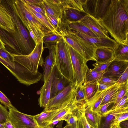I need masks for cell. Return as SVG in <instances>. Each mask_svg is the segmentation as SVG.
<instances>
[{"label": "cell", "instance_id": "obj_48", "mask_svg": "<svg viewBox=\"0 0 128 128\" xmlns=\"http://www.w3.org/2000/svg\"><path fill=\"white\" fill-rule=\"evenodd\" d=\"M98 90L99 91H101L108 88L110 86L100 83L98 82Z\"/></svg>", "mask_w": 128, "mask_h": 128}, {"label": "cell", "instance_id": "obj_14", "mask_svg": "<svg viewBox=\"0 0 128 128\" xmlns=\"http://www.w3.org/2000/svg\"><path fill=\"white\" fill-rule=\"evenodd\" d=\"M69 30L81 38L93 44L97 48L105 47L111 48L114 50L118 43L110 38H101L93 37L77 31Z\"/></svg>", "mask_w": 128, "mask_h": 128}, {"label": "cell", "instance_id": "obj_35", "mask_svg": "<svg viewBox=\"0 0 128 128\" xmlns=\"http://www.w3.org/2000/svg\"><path fill=\"white\" fill-rule=\"evenodd\" d=\"M72 108L71 112L68 116L66 121L72 128H80L78 118L76 114Z\"/></svg>", "mask_w": 128, "mask_h": 128}, {"label": "cell", "instance_id": "obj_7", "mask_svg": "<svg viewBox=\"0 0 128 128\" xmlns=\"http://www.w3.org/2000/svg\"><path fill=\"white\" fill-rule=\"evenodd\" d=\"M72 83L54 97L50 99L44 111H48L63 108L71 103L74 99L76 87Z\"/></svg>", "mask_w": 128, "mask_h": 128}, {"label": "cell", "instance_id": "obj_44", "mask_svg": "<svg viewBox=\"0 0 128 128\" xmlns=\"http://www.w3.org/2000/svg\"><path fill=\"white\" fill-rule=\"evenodd\" d=\"M113 104V102L110 101L100 106L98 108V111L102 116L108 110H107L108 107Z\"/></svg>", "mask_w": 128, "mask_h": 128}, {"label": "cell", "instance_id": "obj_25", "mask_svg": "<svg viewBox=\"0 0 128 128\" xmlns=\"http://www.w3.org/2000/svg\"><path fill=\"white\" fill-rule=\"evenodd\" d=\"M126 82L122 83L116 82L110 86L107 90L100 106L110 101L113 102L118 92Z\"/></svg>", "mask_w": 128, "mask_h": 128}, {"label": "cell", "instance_id": "obj_21", "mask_svg": "<svg viewBox=\"0 0 128 128\" xmlns=\"http://www.w3.org/2000/svg\"><path fill=\"white\" fill-rule=\"evenodd\" d=\"M64 27L67 30H74L90 36L99 38L86 26L79 21L70 22H63Z\"/></svg>", "mask_w": 128, "mask_h": 128}, {"label": "cell", "instance_id": "obj_13", "mask_svg": "<svg viewBox=\"0 0 128 128\" xmlns=\"http://www.w3.org/2000/svg\"><path fill=\"white\" fill-rule=\"evenodd\" d=\"M128 67V61L112 60L106 69L102 77L112 79L116 82Z\"/></svg>", "mask_w": 128, "mask_h": 128}, {"label": "cell", "instance_id": "obj_23", "mask_svg": "<svg viewBox=\"0 0 128 128\" xmlns=\"http://www.w3.org/2000/svg\"><path fill=\"white\" fill-rule=\"evenodd\" d=\"M87 14L84 12L74 9L68 8L64 9L62 12V21L70 22L79 21Z\"/></svg>", "mask_w": 128, "mask_h": 128}, {"label": "cell", "instance_id": "obj_56", "mask_svg": "<svg viewBox=\"0 0 128 128\" xmlns=\"http://www.w3.org/2000/svg\"><path fill=\"white\" fill-rule=\"evenodd\" d=\"M90 126V128H94V127H92V126Z\"/></svg>", "mask_w": 128, "mask_h": 128}, {"label": "cell", "instance_id": "obj_3", "mask_svg": "<svg viewBox=\"0 0 128 128\" xmlns=\"http://www.w3.org/2000/svg\"><path fill=\"white\" fill-rule=\"evenodd\" d=\"M43 40L36 45L32 51L26 55H12L14 63L20 66L24 84L27 86L37 83L41 79L42 75L38 70L39 66L43 65L42 56L44 48Z\"/></svg>", "mask_w": 128, "mask_h": 128}, {"label": "cell", "instance_id": "obj_53", "mask_svg": "<svg viewBox=\"0 0 128 128\" xmlns=\"http://www.w3.org/2000/svg\"><path fill=\"white\" fill-rule=\"evenodd\" d=\"M62 128H72L68 124Z\"/></svg>", "mask_w": 128, "mask_h": 128}, {"label": "cell", "instance_id": "obj_34", "mask_svg": "<svg viewBox=\"0 0 128 128\" xmlns=\"http://www.w3.org/2000/svg\"><path fill=\"white\" fill-rule=\"evenodd\" d=\"M104 72H97L88 68L86 73L85 82L98 80L102 76Z\"/></svg>", "mask_w": 128, "mask_h": 128}, {"label": "cell", "instance_id": "obj_39", "mask_svg": "<svg viewBox=\"0 0 128 128\" xmlns=\"http://www.w3.org/2000/svg\"><path fill=\"white\" fill-rule=\"evenodd\" d=\"M128 92L126 93L120 101L116 105L112 106L110 110H118L128 106Z\"/></svg>", "mask_w": 128, "mask_h": 128}, {"label": "cell", "instance_id": "obj_20", "mask_svg": "<svg viewBox=\"0 0 128 128\" xmlns=\"http://www.w3.org/2000/svg\"><path fill=\"white\" fill-rule=\"evenodd\" d=\"M55 45L47 46L49 50L48 55L46 58L44 64V68L43 80L44 82L50 74L54 65L55 50Z\"/></svg>", "mask_w": 128, "mask_h": 128}, {"label": "cell", "instance_id": "obj_43", "mask_svg": "<svg viewBox=\"0 0 128 128\" xmlns=\"http://www.w3.org/2000/svg\"><path fill=\"white\" fill-rule=\"evenodd\" d=\"M98 82L110 86L114 85L117 82L116 81L112 79L104 77H102L98 80Z\"/></svg>", "mask_w": 128, "mask_h": 128}, {"label": "cell", "instance_id": "obj_54", "mask_svg": "<svg viewBox=\"0 0 128 128\" xmlns=\"http://www.w3.org/2000/svg\"><path fill=\"white\" fill-rule=\"evenodd\" d=\"M38 128H54L52 126V125H49L47 127L43 128H40L38 127Z\"/></svg>", "mask_w": 128, "mask_h": 128}, {"label": "cell", "instance_id": "obj_51", "mask_svg": "<svg viewBox=\"0 0 128 128\" xmlns=\"http://www.w3.org/2000/svg\"><path fill=\"white\" fill-rule=\"evenodd\" d=\"M0 62L4 66H6L8 64V62L0 56Z\"/></svg>", "mask_w": 128, "mask_h": 128}, {"label": "cell", "instance_id": "obj_26", "mask_svg": "<svg viewBox=\"0 0 128 128\" xmlns=\"http://www.w3.org/2000/svg\"><path fill=\"white\" fill-rule=\"evenodd\" d=\"M108 88L101 91L98 90L94 96L87 100L86 103V106L92 108L93 110L98 112V108Z\"/></svg>", "mask_w": 128, "mask_h": 128}, {"label": "cell", "instance_id": "obj_1", "mask_svg": "<svg viewBox=\"0 0 128 128\" xmlns=\"http://www.w3.org/2000/svg\"><path fill=\"white\" fill-rule=\"evenodd\" d=\"M15 26L14 32L9 33L0 28V38L6 50L12 55H26L33 50L36 44L29 32L14 10L10 0H1Z\"/></svg>", "mask_w": 128, "mask_h": 128}, {"label": "cell", "instance_id": "obj_6", "mask_svg": "<svg viewBox=\"0 0 128 128\" xmlns=\"http://www.w3.org/2000/svg\"><path fill=\"white\" fill-rule=\"evenodd\" d=\"M68 44L82 56L87 62L96 61L97 48L93 44L85 40L65 28L60 32Z\"/></svg>", "mask_w": 128, "mask_h": 128}, {"label": "cell", "instance_id": "obj_27", "mask_svg": "<svg viewBox=\"0 0 128 128\" xmlns=\"http://www.w3.org/2000/svg\"><path fill=\"white\" fill-rule=\"evenodd\" d=\"M114 59L128 61V44L118 43L114 50Z\"/></svg>", "mask_w": 128, "mask_h": 128}, {"label": "cell", "instance_id": "obj_36", "mask_svg": "<svg viewBox=\"0 0 128 128\" xmlns=\"http://www.w3.org/2000/svg\"><path fill=\"white\" fill-rule=\"evenodd\" d=\"M128 92V80L122 86L113 102L114 106L118 104Z\"/></svg>", "mask_w": 128, "mask_h": 128}, {"label": "cell", "instance_id": "obj_37", "mask_svg": "<svg viewBox=\"0 0 128 128\" xmlns=\"http://www.w3.org/2000/svg\"><path fill=\"white\" fill-rule=\"evenodd\" d=\"M0 56L15 68L13 56L7 50L0 48Z\"/></svg>", "mask_w": 128, "mask_h": 128}, {"label": "cell", "instance_id": "obj_45", "mask_svg": "<svg viewBox=\"0 0 128 128\" xmlns=\"http://www.w3.org/2000/svg\"><path fill=\"white\" fill-rule=\"evenodd\" d=\"M105 117L104 122L103 123L102 128H108L114 119V117L111 114H108Z\"/></svg>", "mask_w": 128, "mask_h": 128}, {"label": "cell", "instance_id": "obj_49", "mask_svg": "<svg viewBox=\"0 0 128 128\" xmlns=\"http://www.w3.org/2000/svg\"><path fill=\"white\" fill-rule=\"evenodd\" d=\"M3 125L4 128H15L9 120Z\"/></svg>", "mask_w": 128, "mask_h": 128}, {"label": "cell", "instance_id": "obj_33", "mask_svg": "<svg viewBox=\"0 0 128 128\" xmlns=\"http://www.w3.org/2000/svg\"><path fill=\"white\" fill-rule=\"evenodd\" d=\"M98 81L84 82L87 100L92 97L97 91Z\"/></svg>", "mask_w": 128, "mask_h": 128}, {"label": "cell", "instance_id": "obj_40", "mask_svg": "<svg viewBox=\"0 0 128 128\" xmlns=\"http://www.w3.org/2000/svg\"><path fill=\"white\" fill-rule=\"evenodd\" d=\"M0 102L4 105L5 107L8 109L16 108L12 105L10 101L6 96L0 91Z\"/></svg>", "mask_w": 128, "mask_h": 128}, {"label": "cell", "instance_id": "obj_24", "mask_svg": "<svg viewBox=\"0 0 128 128\" xmlns=\"http://www.w3.org/2000/svg\"><path fill=\"white\" fill-rule=\"evenodd\" d=\"M85 104H73L72 110L77 117L80 128H90L85 114Z\"/></svg>", "mask_w": 128, "mask_h": 128}, {"label": "cell", "instance_id": "obj_41", "mask_svg": "<svg viewBox=\"0 0 128 128\" xmlns=\"http://www.w3.org/2000/svg\"><path fill=\"white\" fill-rule=\"evenodd\" d=\"M112 60L106 63H98L96 62L93 64L92 65L94 67V68L92 70L98 72H105L106 69Z\"/></svg>", "mask_w": 128, "mask_h": 128}, {"label": "cell", "instance_id": "obj_16", "mask_svg": "<svg viewBox=\"0 0 128 128\" xmlns=\"http://www.w3.org/2000/svg\"><path fill=\"white\" fill-rule=\"evenodd\" d=\"M52 75V69L50 74L44 82L43 85L40 91V95L38 99V103L41 107L44 108L50 99Z\"/></svg>", "mask_w": 128, "mask_h": 128}, {"label": "cell", "instance_id": "obj_2", "mask_svg": "<svg viewBox=\"0 0 128 128\" xmlns=\"http://www.w3.org/2000/svg\"><path fill=\"white\" fill-rule=\"evenodd\" d=\"M101 21L115 41L128 44V0H111Z\"/></svg>", "mask_w": 128, "mask_h": 128}, {"label": "cell", "instance_id": "obj_29", "mask_svg": "<svg viewBox=\"0 0 128 128\" xmlns=\"http://www.w3.org/2000/svg\"><path fill=\"white\" fill-rule=\"evenodd\" d=\"M87 99L86 94L85 83L76 87L74 97L72 102L76 104H84Z\"/></svg>", "mask_w": 128, "mask_h": 128}, {"label": "cell", "instance_id": "obj_42", "mask_svg": "<svg viewBox=\"0 0 128 128\" xmlns=\"http://www.w3.org/2000/svg\"><path fill=\"white\" fill-rule=\"evenodd\" d=\"M21 0L25 6L29 7L36 12L40 13L45 16L44 10L42 7L36 5L29 4L26 2L24 0Z\"/></svg>", "mask_w": 128, "mask_h": 128}, {"label": "cell", "instance_id": "obj_9", "mask_svg": "<svg viewBox=\"0 0 128 128\" xmlns=\"http://www.w3.org/2000/svg\"><path fill=\"white\" fill-rule=\"evenodd\" d=\"M9 110V120L15 128H38L34 116L22 113L16 108Z\"/></svg>", "mask_w": 128, "mask_h": 128}, {"label": "cell", "instance_id": "obj_47", "mask_svg": "<svg viewBox=\"0 0 128 128\" xmlns=\"http://www.w3.org/2000/svg\"><path fill=\"white\" fill-rule=\"evenodd\" d=\"M28 3L40 6L42 0H24Z\"/></svg>", "mask_w": 128, "mask_h": 128}, {"label": "cell", "instance_id": "obj_8", "mask_svg": "<svg viewBox=\"0 0 128 128\" xmlns=\"http://www.w3.org/2000/svg\"><path fill=\"white\" fill-rule=\"evenodd\" d=\"M68 46L77 87L85 82L86 73L88 68L86 64L87 62L84 58L68 45Z\"/></svg>", "mask_w": 128, "mask_h": 128}, {"label": "cell", "instance_id": "obj_55", "mask_svg": "<svg viewBox=\"0 0 128 128\" xmlns=\"http://www.w3.org/2000/svg\"><path fill=\"white\" fill-rule=\"evenodd\" d=\"M0 128H4L3 124H0Z\"/></svg>", "mask_w": 128, "mask_h": 128}, {"label": "cell", "instance_id": "obj_12", "mask_svg": "<svg viewBox=\"0 0 128 128\" xmlns=\"http://www.w3.org/2000/svg\"><path fill=\"white\" fill-rule=\"evenodd\" d=\"M50 99L54 97L71 83L60 73L54 64Z\"/></svg>", "mask_w": 128, "mask_h": 128}, {"label": "cell", "instance_id": "obj_5", "mask_svg": "<svg viewBox=\"0 0 128 128\" xmlns=\"http://www.w3.org/2000/svg\"><path fill=\"white\" fill-rule=\"evenodd\" d=\"M54 64L64 77L76 86L68 45L63 38L55 45Z\"/></svg>", "mask_w": 128, "mask_h": 128}, {"label": "cell", "instance_id": "obj_30", "mask_svg": "<svg viewBox=\"0 0 128 128\" xmlns=\"http://www.w3.org/2000/svg\"><path fill=\"white\" fill-rule=\"evenodd\" d=\"M62 36L56 33L50 32L45 34L43 39L45 47L56 45L62 38Z\"/></svg>", "mask_w": 128, "mask_h": 128}, {"label": "cell", "instance_id": "obj_22", "mask_svg": "<svg viewBox=\"0 0 128 128\" xmlns=\"http://www.w3.org/2000/svg\"><path fill=\"white\" fill-rule=\"evenodd\" d=\"M84 112L86 120L90 126L94 128H99L101 121L102 115L99 112L94 110L87 106L85 104Z\"/></svg>", "mask_w": 128, "mask_h": 128}, {"label": "cell", "instance_id": "obj_28", "mask_svg": "<svg viewBox=\"0 0 128 128\" xmlns=\"http://www.w3.org/2000/svg\"><path fill=\"white\" fill-rule=\"evenodd\" d=\"M25 6L41 24L48 30L52 32L60 34L56 31L53 26L48 21L46 16L36 12L29 7Z\"/></svg>", "mask_w": 128, "mask_h": 128}, {"label": "cell", "instance_id": "obj_10", "mask_svg": "<svg viewBox=\"0 0 128 128\" xmlns=\"http://www.w3.org/2000/svg\"><path fill=\"white\" fill-rule=\"evenodd\" d=\"M111 0H86L83 6L87 14L101 20L104 15Z\"/></svg>", "mask_w": 128, "mask_h": 128}, {"label": "cell", "instance_id": "obj_17", "mask_svg": "<svg viewBox=\"0 0 128 128\" xmlns=\"http://www.w3.org/2000/svg\"><path fill=\"white\" fill-rule=\"evenodd\" d=\"M40 7L59 21L63 22L62 15L63 11L52 0H42Z\"/></svg>", "mask_w": 128, "mask_h": 128}, {"label": "cell", "instance_id": "obj_31", "mask_svg": "<svg viewBox=\"0 0 128 128\" xmlns=\"http://www.w3.org/2000/svg\"><path fill=\"white\" fill-rule=\"evenodd\" d=\"M72 106V102L65 107L62 108L60 111L51 120L50 122V125L55 121H59L62 120H66L69 114L71 112Z\"/></svg>", "mask_w": 128, "mask_h": 128}, {"label": "cell", "instance_id": "obj_15", "mask_svg": "<svg viewBox=\"0 0 128 128\" xmlns=\"http://www.w3.org/2000/svg\"><path fill=\"white\" fill-rule=\"evenodd\" d=\"M0 28L9 33L15 31V26L12 17L1 0H0Z\"/></svg>", "mask_w": 128, "mask_h": 128}, {"label": "cell", "instance_id": "obj_52", "mask_svg": "<svg viewBox=\"0 0 128 128\" xmlns=\"http://www.w3.org/2000/svg\"><path fill=\"white\" fill-rule=\"evenodd\" d=\"M109 128H122L120 126V124L113 126H110Z\"/></svg>", "mask_w": 128, "mask_h": 128}, {"label": "cell", "instance_id": "obj_38", "mask_svg": "<svg viewBox=\"0 0 128 128\" xmlns=\"http://www.w3.org/2000/svg\"><path fill=\"white\" fill-rule=\"evenodd\" d=\"M9 112L6 108L0 104V124H3L9 120Z\"/></svg>", "mask_w": 128, "mask_h": 128}, {"label": "cell", "instance_id": "obj_50", "mask_svg": "<svg viewBox=\"0 0 128 128\" xmlns=\"http://www.w3.org/2000/svg\"><path fill=\"white\" fill-rule=\"evenodd\" d=\"M0 48L5 50H7L6 49L5 45L0 38Z\"/></svg>", "mask_w": 128, "mask_h": 128}, {"label": "cell", "instance_id": "obj_11", "mask_svg": "<svg viewBox=\"0 0 128 128\" xmlns=\"http://www.w3.org/2000/svg\"><path fill=\"white\" fill-rule=\"evenodd\" d=\"M79 21L86 26L99 38H110L108 31L103 25L101 20L97 19L87 14Z\"/></svg>", "mask_w": 128, "mask_h": 128}, {"label": "cell", "instance_id": "obj_18", "mask_svg": "<svg viewBox=\"0 0 128 128\" xmlns=\"http://www.w3.org/2000/svg\"><path fill=\"white\" fill-rule=\"evenodd\" d=\"M62 108L48 111L44 110L41 113L34 116V119L38 127H47L50 125V123L51 120Z\"/></svg>", "mask_w": 128, "mask_h": 128}, {"label": "cell", "instance_id": "obj_4", "mask_svg": "<svg viewBox=\"0 0 128 128\" xmlns=\"http://www.w3.org/2000/svg\"><path fill=\"white\" fill-rule=\"evenodd\" d=\"M10 1L14 10L28 31L36 45L43 40L45 34L51 32L36 19L21 0H10Z\"/></svg>", "mask_w": 128, "mask_h": 128}, {"label": "cell", "instance_id": "obj_19", "mask_svg": "<svg viewBox=\"0 0 128 128\" xmlns=\"http://www.w3.org/2000/svg\"><path fill=\"white\" fill-rule=\"evenodd\" d=\"M114 59V50L107 47L97 48L95 52L96 62L104 63Z\"/></svg>", "mask_w": 128, "mask_h": 128}, {"label": "cell", "instance_id": "obj_32", "mask_svg": "<svg viewBox=\"0 0 128 128\" xmlns=\"http://www.w3.org/2000/svg\"><path fill=\"white\" fill-rule=\"evenodd\" d=\"M86 1V0H64L65 8L74 9L86 13L83 8Z\"/></svg>", "mask_w": 128, "mask_h": 128}, {"label": "cell", "instance_id": "obj_46", "mask_svg": "<svg viewBox=\"0 0 128 128\" xmlns=\"http://www.w3.org/2000/svg\"><path fill=\"white\" fill-rule=\"evenodd\" d=\"M128 67L124 72L122 74L118 79L117 81V82L122 83L125 82L128 80Z\"/></svg>", "mask_w": 128, "mask_h": 128}]
</instances>
